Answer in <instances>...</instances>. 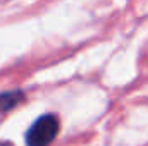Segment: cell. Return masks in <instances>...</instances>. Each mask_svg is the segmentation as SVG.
<instances>
[{
    "label": "cell",
    "mask_w": 148,
    "mask_h": 146,
    "mask_svg": "<svg viewBox=\"0 0 148 146\" xmlns=\"http://www.w3.org/2000/svg\"><path fill=\"white\" fill-rule=\"evenodd\" d=\"M59 132V120L55 115H43L29 127L26 134L28 146H48Z\"/></svg>",
    "instance_id": "cell-1"
},
{
    "label": "cell",
    "mask_w": 148,
    "mask_h": 146,
    "mask_svg": "<svg viewBox=\"0 0 148 146\" xmlns=\"http://www.w3.org/2000/svg\"><path fill=\"white\" fill-rule=\"evenodd\" d=\"M21 100H23V95H21V93H17V91L0 95V108H2V110L12 108V107H14V105H17Z\"/></svg>",
    "instance_id": "cell-2"
},
{
    "label": "cell",
    "mask_w": 148,
    "mask_h": 146,
    "mask_svg": "<svg viewBox=\"0 0 148 146\" xmlns=\"http://www.w3.org/2000/svg\"><path fill=\"white\" fill-rule=\"evenodd\" d=\"M0 146H12V143H9V141H0Z\"/></svg>",
    "instance_id": "cell-3"
}]
</instances>
